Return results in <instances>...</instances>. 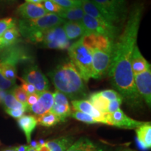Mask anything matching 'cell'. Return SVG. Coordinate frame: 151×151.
I'll return each instance as SVG.
<instances>
[{"label":"cell","mask_w":151,"mask_h":151,"mask_svg":"<svg viewBox=\"0 0 151 151\" xmlns=\"http://www.w3.org/2000/svg\"><path fill=\"white\" fill-rule=\"evenodd\" d=\"M143 11L141 3L134 4L131 9L123 31L113 43L112 62L109 72L113 88L122 96L123 101L135 108L140 106L143 100L136 88L131 62Z\"/></svg>","instance_id":"obj_1"},{"label":"cell","mask_w":151,"mask_h":151,"mask_svg":"<svg viewBox=\"0 0 151 151\" xmlns=\"http://www.w3.org/2000/svg\"><path fill=\"white\" fill-rule=\"evenodd\" d=\"M48 75L56 90L72 101L88 97V89L84 81L71 62L58 65Z\"/></svg>","instance_id":"obj_2"},{"label":"cell","mask_w":151,"mask_h":151,"mask_svg":"<svg viewBox=\"0 0 151 151\" xmlns=\"http://www.w3.org/2000/svg\"><path fill=\"white\" fill-rule=\"evenodd\" d=\"M65 20L55 14L48 13L34 20L21 19L18 21L20 35L33 43H41L47 30L55 26L62 25Z\"/></svg>","instance_id":"obj_3"},{"label":"cell","mask_w":151,"mask_h":151,"mask_svg":"<svg viewBox=\"0 0 151 151\" xmlns=\"http://www.w3.org/2000/svg\"><path fill=\"white\" fill-rule=\"evenodd\" d=\"M0 54V70L6 78L16 83L17 65L20 62L29 61L31 57L22 46L14 45L6 47Z\"/></svg>","instance_id":"obj_4"},{"label":"cell","mask_w":151,"mask_h":151,"mask_svg":"<svg viewBox=\"0 0 151 151\" xmlns=\"http://www.w3.org/2000/svg\"><path fill=\"white\" fill-rule=\"evenodd\" d=\"M71 62L74 65L85 82H88L93 76L92 55L83 44L81 38L72 43L68 48Z\"/></svg>","instance_id":"obj_5"},{"label":"cell","mask_w":151,"mask_h":151,"mask_svg":"<svg viewBox=\"0 0 151 151\" xmlns=\"http://www.w3.org/2000/svg\"><path fill=\"white\" fill-rule=\"evenodd\" d=\"M110 23H122L127 18L126 0H90Z\"/></svg>","instance_id":"obj_6"},{"label":"cell","mask_w":151,"mask_h":151,"mask_svg":"<svg viewBox=\"0 0 151 151\" xmlns=\"http://www.w3.org/2000/svg\"><path fill=\"white\" fill-rule=\"evenodd\" d=\"M81 22L87 34L106 36L114 40L118 33V28L116 25L107 22L101 21L88 15H84Z\"/></svg>","instance_id":"obj_7"},{"label":"cell","mask_w":151,"mask_h":151,"mask_svg":"<svg viewBox=\"0 0 151 151\" xmlns=\"http://www.w3.org/2000/svg\"><path fill=\"white\" fill-rule=\"evenodd\" d=\"M113 50H102L94 49L90 50L92 55V67H93L92 78L99 79L109 74L111 62H112Z\"/></svg>","instance_id":"obj_8"},{"label":"cell","mask_w":151,"mask_h":151,"mask_svg":"<svg viewBox=\"0 0 151 151\" xmlns=\"http://www.w3.org/2000/svg\"><path fill=\"white\" fill-rule=\"evenodd\" d=\"M41 43L47 48L62 50L68 49L71 46L70 40L68 39L62 25L55 26L47 30Z\"/></svg>","instance_id":"obj_9"},{"label":"cell","mask_w":151,"mask_h":151,"mask_svg":"<svg viewBox=\"0 0 151 151\" xmlns=\"http://www.w3.org/2000/svg\"><path fill=\"white\" fill-rule=\"evenodd\" d=\"M21 78L33 85L37 93L47 91L50 88L48 78L41 72L40 69L37 65L28 66L24 69Z\"/></svg>","instance_id":"obj_10"},{"label":"cell","mask_w":151,"mask_h":151,"mask_svg":"<svg viewBox=\"0 0 151 151\" xmlns=\"http://www.w3.org/2000/svg\"><path fill=\"white\" fill-rule=\"evenodd\" d=\"M105 117L107 124L123 129H137L144 123V122L139 121L129 118L120 109L112 113H106Z\"/></svg>","instance_id":"obj_11"},{"label":"cell","mask_w":151,"mask_h":151,"mask_svg":"<svg viewBox=\"0 0 151 151\" xmlns=\"http://www.w3.org/2000/svg\"><path fill=\"white\" fill-rule=\"evenodd\" d=\"M134 84L141 99L150 106L151 104V70L147 69L144 72L134 76Z\"/></svg>","instance_id":"obj_12"},{"label":"cell","mask_w":151,"mask_h":151,"mask_svg":"<svg viewBox=\"0 0 151 151\" xmlns=\"http://www.w3.org/2000/svg\"><path fill=\"white\" fill-rule=\"evenodd\" d=\"M83 44L88 50H111L113 49L114 40L106 36L87 34L81 37Z\"/></svg>","instance_id":"obj_13"},{"label":"cell","mask_w":151,"mask_h":151,"mask_svg":"<svg viewBox=\"0 0 151 151\" xmlns=\"http://www.w3.org/2000/svg\"><path fill=\"white\" fill-rule=\"evenodd\" d=\"M54 104L50 111L60 118V122L65 121L68 117L71 114V109L69 100L64 94L58 90L53 93Z\"/></svg>","instance_id":"obj_14"},{"label":"cell","mask_w":151,"mask_h":151,"mask_svg":"<svg viewBox=\"0 0 151 151\" xmlns=\"http://www.w3.org/2000/svg\"><path fill=\"white\" fill-rule=\"evenodd\" d=\"M16 12L24 20H34L48 14L41 4L29 2H25L19 6Z\"/></svg>","instance_id":"obj_15"},{"label":"cell","mask_w":151,"mask_h":151,"mask_svg":"<svg viewBox=\"0 0 151 151\" xmlns=\"http://www.w3.org/2000/svg\"><path fill=\"white\" fill-rule=\"evenodd\" d=\"M39 94V97L37 102L28 107L27 109V111L32 113L37 116L50 111L54 104L53 93L47 90L40 92Z\"/></svg>","instance_id":"obj_16"},{"label":"cell","mask_w":151,"mask_h":151,"mask_svg":"<svg viewBox=\"0 0 151 151\" xmlns=\"http://www.w3.org/2000/svg\"><path fill=\"white\" fill-rule=\"evenodd\" d=\"M71 104L75 111H80L92 117L94 120L98 122V123H103L107 124L105 114L101 113L97 109H96L92 106L88 100H73L71 101Z\"/></svg>","instance_id":"obj_17"},{"label":"cell","mask_w":151,"mask_h":151,"mask_svg":"<svg viewBox=\"0 0 151 151\" xmlns=\"http://www.w3.org/2000/svg\"><path fill=\"white\" fill-rule=\"evenodd\" d=\"M131 64L132 70L134 76L144 72L145 71L150 68V63L142 55L137 45L135 46L132 52Z\"/></svg>","instance_id":"obj_18"},{"label":"cell","mask_w":151,"mask_h":151,"mask_svg":"<svg viewBox=\"0 0 151 151\" xmlns=\"http://www.w3.org/2000/svg\"><path fill=\"white\" fill-rule=\"evenodd\" d=\"M62 27L69 40L81 38L86 34L81 21H65Z\"/></svg>","instance_id":"obj_19"},{"label":"cell","mask_w":151,"mask_h":151,"mask_svg":"<svg viewBox=\"0 0 151 151\" xmlns=\"http://www.w3.org/2000/svg\"><path fill=\"white\" fill-rule=\"evenodd\" d=\"M18 127L23 132L28 143L31 142L32 134L37 125V118L31 115L22 116L17 120Z\"/></svg>","instance_id":"obj_20"},{"label":"cell","mask_w":151,"mask_h":151,"mask_svg":"<svg viewBox=\"0 0 151 151\" xmlns=\"http://www.w3.org/2000/svg\"><path fill=\"white\" fill-rule=\"evenodd\" d=\"M136 134L139 143L145 149H150L151 147V124L150 122L144 123L136 129Z\"/></svg>","instance_id":"obj_21"},{"label":"cell","mask_w":151,"mask_h":151,"mask_svg":"<svg viewBox=\"0 0 151 151\" xmlns=\"http://www.w3.org/2000/svg\"><path fill=\"white\" fill-rule=\"evenodd\" d=\"M67 151H104V150L88 138H81L73 142Z\"/></svg>","instance_id":"obj_22"},{"label":"cell","mask_w":151,"mask_h":151,"mask_svg":"<svg viewBox=\"0 0 151 151\" xmlns=\"http://www.w3.org/2000/svg\"><path fill=\"white\" fill-rule=\"evenodd\" d=\"M73 142V137H65L47 141L45 144L50 151H67Z\"/></svg>","instance_id":"obj_23"},{"label":"cell","mask_w":151,"mask_h":151,"mask_svg":"<svg viewBox=\"0 0 151 151\" xmlns=\"http://www.w3.org/2000/svg\"><path fill=\"white\" fill-rule=\"evenodd\" d=\"M88 101L94 108L97 109L101 113L104 114L108 113L109 107L111 101H109L106 98L101 96L99 92L90 94Z\"/></svg>","instance_id":"obj_24"},{"label":"cell","mask_w":151,"mask_h":151,"mask_svg":"<svg viewBox=\"0 0 151 151\" xmlns=\"http://www.w3.org/2000/svg\"><path fill=\"white\" fill-rule=\"evenodd\" d=\"M64 20L69 21H81L84 16V12L81 6H74L72 8L63 9L61 12L57 14Z\"/></svg>","instance_id":"obj_25"},{"label":"cell","mask_w":151,"mask_h":151,"mask_svg":"<svg viewBox=\"0 0 151 151\" xmlns=\"http://www.w3.org/2000/svg\"><path fill=\"white\" fill-rule=\"evenodd\" d=\"M80 1L81 4V7L83 10L85 14L97 19L99 20H101V21L109 22L106 20V19L104 18V16L101 14V12L98 10L95 5L90 0H81Z\"/></svg>","instance_id":"obj_26"},{"label":"cell","mask_w":151,"mask_h":151,"mask_svg":"<svg viewBox=\"0 0 151 151\" xmlns=\"http://www.w3.org/2000/svg\"><path fill=\"white\" fill-rule=\"evenodd\" d=\"M36 118H37V124L46 127H52L60 122V118L50 111L43 113L41 116H38Z\"/></svg>","instance_id":"obj_27"},{"label":"cell","mask_w":151,"mask_h":151,"mask_svg":"<svg viewBox=\"0 0 151 151\" xmlns=\"http://www.w3.org/2000/svg\"><path fill=\"white\" fill-rule=\"evenodd\" d=\"M20 34L19 31L18 26L9 29L5 32L1 37V39L4 41V43L7 45V46H11L16 45L20 39Z\"/></svg>","instance_id":"obj_28"},{"label":"cell","mask_w":151,"mask_h":151,"mask_svg":"<svg viewBox=\"0 0 151 151\" xmlns=\"http://www.w3.org/2000/svg\"><path fill=\"white\" fill-rule=\"evenodd\" d=\"M2 104L4 107V110L6 109H28V106H27L22 104V103L19 102L16 98L14 97V96L13 95V94L11 92H8V93L6 94V95L5 96L4 99Z\"/></svg>","instance_id":"obj_29"},{"label":"cell","mask_w":151,"mask_h":151,"mask_svg":"<svg viewBox=\"0 0 151 151\" xmlns=\"http://www.w3.org/2000/svg\"><path fill=\"white\" fill-rule=\"evenodd\" d=\"M16 26V20L13 18L0 19V39L6 30Z\"/></svg>","instance_id":"obj_30"},{"label":"cell","mask_w":151,"mask_h":151,"mask_svg":"<svg viewBox=\"0 0 151 151\" xmlns=\"http://www.w3.org/2000/svg\"><path fill=\"white\" fill-rule=\"evenodd\" d=\"M71 116L76 120H78V121L85 122L87 124H97L98 122L96 120L91 117L89 115L86 114V113L80 112V111H75L74 112L71 113Z\"/></svg>","instance_id":"obj_31"},{"label":"cell","mask_w":151,"mask_h":151,"mask_svg":"<svg viewBox=\"0 0 151 151\" xmlns=\"http://www.w3.org/2000/svg\"><path fill=\"white\" fill-rule=\"evenodd\" d=\"M11 93L14 96V97L18 100L19 102L22 103V104L27 106V98L28 94L26 93L25 91L22 89L20 86H17L14 90L11 91Z\"/></svg>","instance_id":"obj_32"},{"label":"cell","mask_w":151,"mask_h":151,"mask_svg":"<svg viewBox=\"0 0 151 151\" xmlns=\"http://www.w3.org/2000/svg\"><path fill=\"white\" fill-rule=\"evenodd\" d=\"M16 86V83L12 82V81L6 78L3 73H1V70H0V89L7 92H11Z\"/></svg>","instance_id":"obj_33"},{"label":"cell","mask_w":151,"mask_h":151,"mask_svg":"<svg viewBox=\"0 0 151 151\" xmlns=\"http://www.w3.org/2000/svg\"><path fill=\"white\" fill-rule=\"evenodd\" d=\"M43 6H44L45 9L48 13H51V14H58L59 13L61 12L62 11H63V8H62L61 6H60L59 5H58L51 0H45L43 1Z\"/></svg>","instance_id":"obj_34"},{"label":"cell","mask_w":151,"mask_h":151,"mask_svg":"<svg viewBox=\"0 0 151 151\" xmlns=\"http://www.w3.org/2000/svg\"><path fill=\"white\" fill-rule=\"evenodd\" d=\"M51 1L65 9L81 5V1H74V0H51Z\"/></svg>","instance_id":"obj_35"},{"label":"cell","mask_w":151,"mask_h":151,"mask_svg":"<svg viewBox=\"0 0 151 151\" xmlns=\"http://www.w3.org/2000/svg\"><path fill=\"white\" fill-rule=\"evenodd\" d=\"M99 94L104 97L106 98L109 101H113L119 99H122V96L118 93L116 90H105L99 92Z\"/></svg>","instance_id":"obj_36"},{"label":"cell","mask_w":151,"mask_h":151,"mask_svg":"<svg viewBox=\"0 0 151 151\" xmlns=\"http://www.w3.org/2000/svg\"><path fill=\"white\" fill-rule=\"evenodd\" d=\"M6 113L9 116L14 118H20V117L24 116V113L27 112V109H6L5 110Z\"/></svg>","instance_id":"obj_37"},{"label":"cell","mask_w":151,"mask_h":151,"mask_svg":"<svg viewBox=\"0 0 151 151\" xmlns=\"http://www.w3.org/2000/svg\"><path fill=\"white\" fill-rule=\"evenodd\" d=\"M20 81H21V86L20 87L23 89L24 91H25L26 93L27 94H33V93H37V90H36L35 86L33 85H32L31 83H29L26 82L25 81H24L23 79H22L21 78H19Z\"/></svg>","instance_id":"obj_38"},{"label":"cell","mask_w":151,"mask_h":151,"mask_svg":"<svg viewBox=\"0 0 151 151\" xmlns=\"http://www.w3.org/2000/svg\"><path fill=\"white\" fill-rule=\"evenodd\" d=\"M39 93H33V94H30L27 95V104L28 106V107L31 106L37 102L38 99H39Z\"/></svg>","instance_id":"obj_39"},{"label":"cell","mask_w":151,"mask_h":151,"mask_svg":"<svg viewBox=\"0 0 151 151\" xmlns=\"http://www.w3.org/2000/svg\"><path fill=\"white\" fill-rule=\"evenodd\" d=\"M28 151H50L48 147L45 143L41 145H37L36 147H31L29 146Z\"/></svg>","instance_id":"obj_40"},{"label":"cell","mask_w":151,"mask_h":151,"mask_svg":"<svg viewBox=\"0 0 151 151\" xmlns=\"http://www.w3.org/2000/svg\"><path fill=\"white\" fill-rule=\"evenodd\" d=\"M29 146H26V145H21L17 147H15L14 148L16 151H28Z\"/></svg>","instance_id":"obj_41"},{"label":"cell","mask_w":151,"mask_h":151,"mask_svg":"<svg viewBox=\"0 0 151 151\" xmlns=\"http://www.w3.org/2000/svg\"><path fill=\"white\" fill-rule=\"evenodd\" d=\"M7 93H8V92L7 91H5V90L0 89V104H2L5 96L6 95Z\"/></svg>","instance_id":"obj_42"},{"label":"cell","mask_w":151,"mask_h":151,"mask_svg":"<svg viewBox=\"0 0 151 151\" xmlns=\"http://www.w3.org/2000/svg\"><path fill=\"white\" fill-rule=\"evenodd\" d=\"M6 47L8 46H7V45L4 43V41L1 39H0V52H1V50H3L4 49H5Z\"/></svg>","instance_id":"obj_43"},{"label":"cell","mask_w":151,"mask_h":151,"mask_svg":"<svg viewBox=\"0 0 151 151\" xmlns=\"http://www.w3.org/2000/svg\"><path fill=\"white\" fill-rule=\"evenodd\" d=\"M45 0H26L27 2L29 3H34V4H41V2H43Z\"/></svg>","instance_id":"obj_44"},{"label":"cell","mask_w":151,"mask_h":151,"mask_svg":"<svg viewBox=\"0 0 151 151\" xmlns=\"http://www.w3.org/2000/svg\"><path fill=\"white\" fill-rule=\"evenodd\" d=\"M16 1V0H0V1H1V2H7V3L13 2V1Z\"/></svg>","instance_id":"obj_45"},{"label":"cell","mask_w":151,"mask_h":151,"mask_svg":"<svg viewBox=\"0 0 151 151\" xmlns=\"http://www.w3.org/2000/svg\"><path fill=\"white\" fill-rule=\"evenodd\" d=\"M4 151H16V150H15L13 148V149H9V150H6Z\"/></svg>","instance_id":"obj_46"},{"label":"cell","mask_w":151,"mask_h":151,"mask_svg":"<svg viewBox=\"0 0 151 151\" xmlns=\"http://www.w3.org/2000/svg\"><path fill=\"white\" fill-rule=\"evenodd\" d=\"M124 151H134V150H124Z\"/></svg>","instance_id":"obj_47"},{"label":"cell","mask_w":151,"mask_h":151,"mask_svg":"<svg viewBox=\"0 0 151 151\" xmlns=\"http://www.w3.org/2000/svg\"><path fill=\"white\" fill-rule=\"evenodd\" d=\"M74 1H80L81 0H74Z\"/></svg>","instance_id":"obj_48"}]
</instances>
